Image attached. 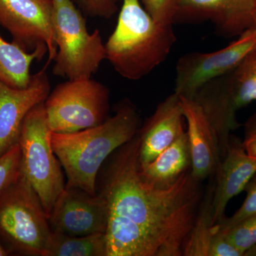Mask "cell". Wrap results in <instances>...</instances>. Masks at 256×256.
Segmentation results:
<instances>
[{
    "label": "cell",
    "instance_id": "1",
    "mask_svg": "<svg viewBox=\"0 0 256 256\" xmlns=\"http://www.w3.org/2000/svg\"><path fill=\"white\" fill-rule=\"evenodd\" d=\"M140 137L114 151L100 192L107 204V256H183L204 196L188 170L160 186L144 178Z\"/></svg>",
    "mask_w": 256,
    "mask_h": 256
},
{
    "label": "cell",
    "instance_id": "2",
    "mask_svg": "<svg viewBox=\"0 0 256 256\" xmlns=\"http://www.w3.org/2000/svg\"><path fill=\"white\" fill-rule=\"evenodd\" d=\"M140 128L136 106L124 100L114 116L99 126L76 132H52V148L68 178L66 186L96 194V178L101 166L114 151L130 142Z\"/></svg>",
    "mask_w": 256,
    "mask_h": 256
},
{
    "label": "cell",
    "instance_id": "3",
    "mask_svg": "<svg viewBox=\"0 0 256 256\" xmlns=\"http://www.w3.org/2000/svg\"><path fill=\"white\" fill-rule=\"evenodd\" d=\"M117 25L105 44L106 60L124 78L138 80L164 62L176 41L173 24L156 22L140 0H122Z\"/></svg>",
    "mask_w": 256,
    "mask_h": 256
},
{
    "label": "cell",
    "instance_id": "4",
    "mask_svg": "<svg viewBox=\"0 0 256 256\" xmlns=\"http://www.w3.org/2000/svg\"><path fill=\"white\" fill-rule=\"evenodd\" d=\"M50 232L40 198L21 171L0 192V238L10 254L43 256Z\"/></svg>",
    "mask_w": 256,
    "mask_h": 256
},
{
    "label": "cell",
    "instance_id": "5",
    "mask_svg": "<svg viewBox=\"0 0 256 256\" xmlns=\"http://www.w3.org/2000/svg\"><path fill=\"white\" fill-rule=\"evenodd\" d=\"M57 53L52 72L64 78H92L106 60L100 32L88 31L86 22L72 0H52Z\"/></svg>",
    "mask_w": 256,
    "mask_h": 256
},
{
    "label": "cell",
    "instance_id": "6",
    "mask_svg": "<svg viewBox=\"0 0 256 256\" xmlns=\"http://www.w3.org/2000/svg\"><path fill=\"white\" fill-rule=\"evenodd\" d=\"M193 98L214 129L222 160L232 133L240 126L237 112L256 101V50L233 70L204 86Z\"/></svg>",
    "mask_w": 256,
    "mask_h": 256
},
{
    "label": "cell",
    "instance_id": "7",
    "mask_svg": "<svg viewBox=\"0 0 256 256\" xmlns=\"http://www.w3.org/2000/svg\"><path fill=\"white\" fill-rule=\"evenodd\" d=\"M44 102L35 106L25 118L18 144L22 171L38 195L48 218L66 185L62 164L50 142L52 131Z\"/></svg>",
    "mask_w": 256,
    "mask_h": 256
},
{
    "label": "cell",
    "instance_id": "8",
    "mask_svg": "<svg viewBox=\"0 0 256 256\" xmlns=\"http://www.w3.org/2000/svg\"><path fill=\"white\" fill-rule=\"evenodd\" d=\"M44 105L52 132H78L108 118L110 92L92 78L70 79L56 86Z\"/></svg>",
    "mask_w": 256,
    "mask_h": 256
},
{
    "label": "cell",
    "instance_id": "9",
    "mask_svg": "<svg viewBox=\"0 0 256 256\" xmlns=\"http://www.w3.org/2000/svg\"><path fill=\"white\" fill-rule=\"evenodd\" d=\"M256 50V28H252L220 50L186 54L176 63L175 94L193 98L204 86L233 70Z\"/></svg>",
    "mask_w": 256,
    "mask_h": 256
},
{
    "label": "cell",
    "instance_id": "10",
    "mask_svg": "<svg viewBox=\"0 0 256 256\" xmlns=\"http://www.w3.org/2000/svg\"><path fill=\"white\" fill-rule=\"evenodd\" d=\"M0 26L24 50L48 52V66L57 53L52 0H0Z\"/></svg>",
    "mask_w": 256,
    "mask_h": 256
},
{
    "label": "cell",
    "instance_id": "11",
    "mask_svg": "<svg viewBox=\"0 0 256 256\" xmlns=\"http://www.w3.org/2000/svg\"><path fill=\"white\" fill-rule=\"evenodd\" d=\"M52 230L84 236L106 234L107 204L100 193L90 194L80 188H66L57 198L50 218Z\"/></svg>",
    "mask_w": 256,
    "mask_h": 256
},
{
    "label": "cell",
    "instance_id": "12",
    "mask_svg": "<svg viewBox=\"0 0 256 256\" xmlns=\"http://www.w3.org/2000/svg\"><path fill=\"white\" fill-rule=\"evenodd\" d=\"M47 67L32 75L30 84L22 88L0 82V158L18 144L25 118L50 94Z\"/></svg>",
    "mask_w": 256,
    "mask_h": 256
},
{
    "label": "cell",
    "instance_id": "13",
    "mask_svg": "<svg viewBox=\"0 0 256 256\" xmlns=\"http://www.w3.org/2000/svg\"><path fill=\"white\" fill-rule=\"evenodd\" d=\"M186 120L192 158V174L198 181L213 178L222 163L218 138L202 106L194 98L180 96Z\"/></svg>",
    "mask_w": 256,
    "mask_h": 256
},
{
    "label": "cell",
    "instance_id": "14",
    "mask_svg": "<svg viewBox=\"0 0 256 256\" xmlns=\"http://www.w3.org/2000/svg\"><path fill=\"white\" fill-rule=\"evenodd\" d=\"M256 173V156L247 153L244 141L232 136L226 154L214 175L213 222L218 223L226 216L232 198L245 190Z\"/></svg>",
    "mask_w": 256,
    "mask_h": 256
},
{
    "label": "cell",
    "instance_id": "15",
    "mask_svg": "<svg viewBox=\"0 0 256 256\" xmlns=\"http://www.w3.org/2000/svg\"><path fill=\"white\" fill-rule=\"evenodd\" d=\"M186 131V120L180 97L173 92L156 107L138 130L140 166L150 163Z\"/></svg>",
    "mask_w": 256,
    "mask_h": 256
},
{
    "label": "cell",
    "instance_id": "16",
    "mask_svg": "<svg viewBox=\"0 0 256 256\" xmlns=\"http://www.w3.org/2000/svg\"><path fill=\"white\" fill-rule=\"evenodd\" d=\"M256 0H178L176 18L210 20L224 36H239L254 28Z\"/></svg>",
    "mask_w": 256,
    "mask_h": 256
},
{
    "label": "cell",
    "instance_id": "17",
    "mask_svg": "<svg viewBox=\"0 0 256 256\" xmlns=\"http://www.w3.org/2000/svg\"><path fill=\"white\" fill-rule=\"evenodd\" d=\"M144 178L160 186H166L178 181L192 170V158L186 130L171 146L162 152L156 159L140 166Z\"/></svg>",
    "mask_w": 256,
    "mask_h": 256
},
{
    "label": "cell",
    "instance_id": "18",
    "mask_svg": "<svg viewBox=\"0 0 256 256\" xmlns=\"http://www.w3.org/2000/svg\"><path fill=\"white\" fill-rule=\"evenodd\" d=\"M46 52L42 48L28 52L14 42L6 41L0 34V82L16 88L28 86L32 63L42 58Z\"/></svg>",
    "mask_w": 256,
    "mask_h": 256
},
{
    "label": "cell",
    "instance_id": "19",
    "mask_svg": "<svg viewBox=\"0 0 256 256\" xmlns=\"http://www.w3.org/2000/svg\"><path fill=\"white\" fill-rule=\"evenodd\" d=\"M43 256H107L106 234L76 236L52 230Z\"/></svg>",
    "mask_w": 256,
    "mask_h": 256
},
{
    "label": "cell",
    "instance_id": "20",
    "mask_svg": "<svg viewBox=\"0 0 256 256\" xmlns=\"http://www.w3.org/2000/svg\"><path fill=\"white\" fill-rule=\"evenodd\" d=\"M214 181L212 180L205 188L200 212L197 216L184 248L183 256H210L216 225L213 222V200Z\"/></svg>",
    "mask_w": 256,
    "mask_h": 256
},
{
    "label": "cell",
    "instance_id": "21",
    "mask_svg": "<svg viewBox=\"0 0 256 256\" xmlns=\"http://www.w3.org/2000/svg\"><path fill=\"white\" fill-rule=\"evenodd\" d=\"M218 228L244 256L249 249L256 245V213L246 217L228 228Z\"/></svg>",
    "mask_w": 256,
    "mask_h": 256
},
{
    "label": "cell",
    "instance_id": "22",
    "mask_svg": "<svg viewBox=\"0 0 256 256\" xmlns=\"http://www.w3.org/2000/svg\"><path fill=\"white\" fill-rule=\"evenodd\" d=\"M244 191L246 196L244 203L232 216H225L216 224L220 229L228 228L248 216L256 213V173L248 183Z\"/></svg>",
    "mask_w": 256,
    "mask_h": 256
},
{
    "label": "cell",
    "instance_id": "23",
    "mask_svg": "<svg viewBox=\"0 0 256 256\" xmlns=\"http://www.w3.org/2000/svg\"><path fill=\"white\" fill-rule=\"evenodd\" d=\"M21 171L22 152L18 143L0 158V192L14 180Z\"/></svg>",
    "mask_w": 256,
    "mask_h": 256
},
{
    "label": "cell",
    "instance_id": "24",
    "mask_svg": "<svg viewBox=\"0 0 256 256\" xmlns=\"http://www.w3.org/2000/svg\"><path fill=\"white\" fill-rule=\"evenodd\" d=\"M143 8L156 22L173 24L176 20L178 0H140Z\"/></svg>",
    "mask_w": 256,
    "mask_h": 256
},
{
    "label": "cell",
    "instance_id": "25",
    "mask_svg": "<svg viewBox=\"0 0 256 256\" xmlns=\"http://www.w3.org/2000/svg\"><path fill=\"white\" fill-rule=\"evenodd\" d=\"M122 0H76L88 14L106 18H110L118 10V3Z\"/></svg>",
    "mask_w": 256,
    "mask_h": 256
},
{
    "label": "cell",
    "instance_id": "26",
    "mask_svg": "<svg viewBox=\"0 0 256 256\" xmlns=\"http://www.w3.org/2000/svg\"><path fill=\"white\" fill-rule=\"evenodd\" d=\"M216 227L217 230L210 246V256H244L242 252L220 233L217 226Z\"/></svg>",
    "mask_w": 256,
    "mask_h": 256
},
{
    "label": "cell",
    "instance_id": "27",
    "mask_svg": "<svg viewBox=\"0 0 256 256\" xmlns=\"http://www.w3.org/2000/svg\"><path fill=\"white\" fill-rule=\"evenodd\" d=\"M244 140L256 136V112L252 114L244 124Z\"/></svg>",
    "mask_w": 256,
    "mask_h": 256
},
{
    "label": "cell",
    "instance_id": "28",
    "mask_svg": "<svg viewBox=\"0 0 256 256\" xmlns=\"http://www.w3.org/2000/svg\"><path fill=\"white\" fill-rule=\"evenodd\" d=\"M244 256H256V245L249 249Z\"/></svg>",
    "mask_w": 256,
    "mask_h": 256
},
{
    "label": "cell",
    "instance_id": "29",
    "mask_svg": "<svg viewBox=\"0 0 256 256\" xmlns=\"http://www.w3.org/2000/svg\"><path fill=\"white\" fill-rule=\"evenodd\" d=\"M10 252L6 250V248L3 246L0 242V256H6L9 255Z\"/></svg>",
    "mask_w": 256,
    "mask_h": 256
},
{
    "label": "cell",
    "instance_id": "30",
    "mask_svg": "<svg viewBox=\"0 0 256 256\" xmlns=\"http://www.w3.org/2000/svg\"><path fill=\"white\" fill-rule=\"evenodd\" d=\"M252 20H254V28H256V0L255 6H254V14H252Z\"/></svg>",
    "mask_w": 256,
    "mask_h": 256
}]
</instances>
